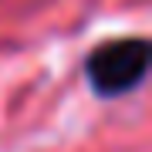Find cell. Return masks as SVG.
<instances>
[{"label":"cell","instance_id":"1","mask_svg":"<svg viewBox=\"0 0 152 152\" xmlns=\"http://www.w3.org/2000/svg\"><path fill=\"white\" fill-rule=\"evenodd\" d=\"M88 81L102 98H118L142 85L149 71V44L142 37H118L95 48L85 61Z\"/></svg>","mask_w":152,"mask_h":152}]
</instances>
